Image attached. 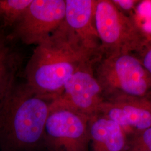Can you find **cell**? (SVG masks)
Masks as SVG:
<instances>
[{
    "mask_svg": "<svg viewBox=\"0 0 151 151\" xmlns=\"http://www.w3.org/2000/svg\"><path fill=\"white\" fill-rule=\"evenodd\" d=\"M105 100L117 97L151 99V75L133 54H101L94 65Z\"/></svg>",
    "mask_w": 151,
    "mask_h": 151,
    "instance_id": "obj_3",
    "label": "cell"
},
{
    "mask_svg": "<svg viewBox=\"0 0 151 151\" xmlns=\"http://www.w3.org/2000/svg\"><path fill=\"white\" fill-rule=\"evenodd\" d=\"M114 4L119 9L123 11H129L134 10L135 7L139 4V1L137 0H112Z\"/></svg>",
    "mask_w": 151,
    "mask_h": 151,
    "instance_id": "obj_15",
    "label": "cell"
},
{
    "mask_svg": "<svg viewBox=\"0 0 151 151\" xmlns=\"http://www.w3.org/2000/svg\"><path fill=\"white\" fill-rule=\"evenodd\" d=\"M65 13V0H32L7 37L11 40L38 45L64 22Z\"/></svg>",
    "mask_w": 151,
    "mask_h": 151,
    "instance_id": "obj_6",
    "label": "cell"
},
{
    "mask_svg": "<svg viewBox=\"0 0 151 151\" xmlns=\"http://www.w3.org/2000/svg\"><path fill=\"white\" fill-rule=\"evenodd\" d=\"M135 55L139 59L146 70L151 75V40H148L145 47Z\"/></svg>",
    "mask_w": 151,
    "mask_h": 151,
    "instance_id": "obj_14",
    "label": "cell"
},
{
    "mask_svg": "<svg viewBox=\"0 0 151 151\" xmlns=\"http://www.w3.org/2000/svg\"><path fill=\"white\" fill-rule=\"evenodd\" d=\"M97 114L118 124L129 139L151 127V99L122 97L105 100Z\"/></svg>",
    "mask_w": 151,
    "mask_h": 151,
    "instance_id": "obj_8",
    "label": "cell"
},
{
    "mask_svg": "<svg viewBox=\"0 0 151 151\" xmlns=\"http://www.w3.org/2000/svg\"><path fill=\"white\" fill-rule=\"evenodd\" d=\"M94 21L101 54H136L148 41L135 17L120 10L112 0H96Z\"/></svg>",
    "mask_w": 151,
    "mask_h": 151,
    "instance_id": "obj_4",
    "label": "cell"
},
{
    "mask_svg": "<svg viewBox=\"0 0 151 151\" xmlns=\"http://www.w3.org/2000/svg\"><path fill=\"white\" fill-rule=\"evenodd\" d=\"M0 22H1V19H0Z\"/></svg>",
    "mask_w": 151,
    "mask_h": 151,
    "instance_id": "obj_17",
    "label": "cell"
},
{
    "mask_svg": "<svg viewBox=\"0 0 151 151\" xmlns=\"http://www.w3.org/2000/svg\"><path fill=\"white\" fill-rule=\"evenodd\" d=\"M127 151H151V127L130 138Z\"/></svg>",
    "mask_w": 151,
    "mask_h": 151,
    "instance_id": "obj_13",
    "label": "cell"
},
{
    "mask_svg": "<svg viewBox=\"0 0 151 151\" xmlns=\"http://www.w3.org/2000/svg\"><path fill=\"white\" fill-rule=\"evenodd\" d=\"M8 37L0 35V99L16 81L20 56L10 42Z\"/></svg>",
    "mask_w": 151,
    "mask_h": 151,
    "instance_id": "obj_11",
    "label": "cell"
},
{
    "mask_svg": "<svg viewBox=\"0 0 151 151\" xmlns=\"http://www.w3.org/2000/svg\"><path fill=\"white\" fill-rule=\"evenodd\" d=\"M99 56L81 45L65 20L34 49L25 69L26 83L39 94L54 100L81 65Z\"/></svg>",
    "mask_w": 151,
    "mask_h": 151,
    "instance_id": "obj_1",
    "label": "cell"
},
{
    "mask_svg": "<svg viewBox=\"0 0 151 151\" xmlns=\"http://www.w3.org/2000/svg\"><path fill=\"white\" fill-rule=\"evenodd\" d=\"M88 121L75 110L50 105L44 129V151H90Z\"/></svg>",
    "mask_w": 151,
    "mask_h": 151,
    "instance_id": "obj_5",
    "label": "cell"
},
{
    "mask_svg": "<svg viewBox=\"0 0 151 151\" xmlns=\"http://www.w3.org/2000/svg\"><path fill=\"white\" fill-rule=\"evenodd\" d=\"M53 100L15 81L0 99V151H45V125Z\"/></svg>",
    "mask_w": 151,
    "mask_h": 151,
    "instance_id": "obj_2",
    "label": "cell"
},
{
    "mask_svg": "<svg viewBox=\"0 0 151 151\" xmlns=\"http://www.w3.org/2000/svg\"><path fill=\"white\" fill-rule=\"evenodd\" d=\"M99 57L81 65L65 82L63 91L52 105L68 108L88 118L98 113L105 99L95 74Z\"/></svg>",
    "mask_w": 151,
    "mask_h": 151,
    "instance_id": "obj_7",
    "label": "cell"
},
{
    "mask_svg": "<svg viewBox=\"0 0 151 151\" xmlns=\"http://www.w3.org/2000/svg\"><path fill=\"white\" fill-rule=\"evenodd\" d=\"M150 40H151V38H150Z\"/></svg>",
    "mask_w": 151,
    "mask_h": 151,
    "instance_id": "obj_16",
    "label": "cell"
},
{
    "mask_svg": "<svg viewBox=\"0 0 151 151\" xmlns=\"http://www.w3.org/2000/svg\"><path fill=\"white\" fill-rule=\"evenodd\" d=\"M90 151H127L129 138L119 125L97 114L89 118Z\"/></svg>",
    "mask_w": 151,
    "mask_h": 151,
    "instance_id": "obj_10",
    "label": "cell"
},
{
    "mask_svg": "<svg viewBox=\"0 0 151 151\" xmlns=\"http://www.w3.org/2000/svg\"><path fill=\"white\" fill-rule=\"evenodd\" d=\"M32 0H0V19L4 27H12Z\"/></svg>",
    "mask_w": 151,
    "mask_h": 151,
    "instance_id": "obj_12",
    "label": "cell"
},
{
    "mask_svg": "<svg viewBox=\"0 0 151 151\" xmlns=\"http://www.w3.org/2000/svg\"><path fill=\"white\" fill-rule=\"evenodd\" d=\"M65 22L88 51L101 54V42L95 25L96 0H65Z\"/></svg>",
    "mask_w": 151,
    "mask_h": 151,
    "instance_id": "obj_9",
    "label": "cell"
}]
</instances>
